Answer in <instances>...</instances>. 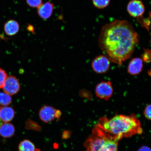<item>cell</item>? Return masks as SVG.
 Here are the masks:
<instances>
[{
	"instance_id": "6da1fadb",
	"label": "cell",
	"mask_w": 151,
	"mask_h": 151,
	"mask_svg": "<svg viewBox=\"0 0 151 151\" xmlns=\"http://www.w3.org/2000/svg\"><path fill=\"white\" fill-rule=\"evenodd\" d=\"M139 37L132 24L125 20H116L102 28L99 46L111 62L121 65L131 57Z\"/></svg>"
},
{
	"instance_id": "7a4b0ae2",
	"label": "cell",
	"mask_w": 151,
	"mask_h": 151,
	"mask_svg": "<svg viewBox=\"0 0 151 151\" xmlns=\"http://www.w3.org/2000/svg\"><path fill=\"white\" fill-rule=\"evenodd\" d=\"M97 124L119 140L124 137L141 134L143 132L140 121L134 114L117 115L110 119L103 117L99 119Z\"/></svg>"
},
{
	"instance_id": "3957f363",
	"label": "cell",
	"mask_w": 151,
	"mask_h": 151,
	"mask_svg": "<svg viewBox=\"0 0 151 151\" xmlns=\"http://www.w3.org/2000/svg\"><path fill=\"white\" fill-rule=\"evenodd\" d=\"M119 141L97 124L84 143L85 151H118Z\"/></svg>"
},
{
	"instance_id": "277c9868",
	"label": "cell",
	"mask_w": 151,
	"mask_h": 151,
	"mask_svg": "<svg viewBox=\"0 0 151 151\" xmlns=\"http://www.w3.org/2000/svg\"><path fill=\"white\" fill-rule=\"evenodd\" d=\"M113 92V87L109 81H104L98 84L96 86L95 93L98 98L107 101L112 97Z\"/></svg>"
},
{
	"instance_id": "5b68a950",
	"label": "cell",
	"mask_w": 151,
	"mask_h": 151,
	"mask_svg": "<svg viewBox=\"0 0 151 151\" xmlns=\"http://www.w3.org/2000/svg\"><path fill=\"white\" fill-rule=\"evenodd\" d=\"M110 62V60L105 55L98 56L92 62V68L96 73L100 74L105 73L109 70Z\"/></svg>"
},
{
	"instance_id": "8992f818",
	"label": "cell",
	"mask_w": 151,
	"mask_h": 151,
	"mask_svg": "<svg viewBox=\"0 0 151 151\" xmlns=\"http://www.w3.org/2000/svg\"><path fill=\"white\" fill-rule=\"evenodd\" d=\"M61 114V111L59 110L46 105L41 109L39 113L40 118L42 121L46 123L51 122L55 118H59Z\"/></svg>"
},
{
	"instance_id": "52a82bcc",
	"label": "cell",
	"mask_w": 151,
	"mask_h": 151,
	"mask_svg": "<svg viewBox=\"0 0 151 151\" xmlns=\"http://www.w3.org/2000/svg\"><path fill=\"white\" fill-rule=\"evenodd\" d=\"M127 12L131 16L134 18L140 17L142 16L145 12V7L140 0H131L128 4Z\"/></svg>"
},
{
	"instance_id": "ba28073f",
	"label": "cell",
	"mask_w": 151,
	"mask_h": 151,
	"mask_svg": "<svg viewBox=\"0 0 151 151\" xmlns=\"http://www.w3.org/2000/svg\"><path fill=\"white\" fill-rule=\"evenodd\" d=\"M20 86L16 77L10 76L7 77L3 86L4 91L10 96L17 93L20 90Z\"/></svg>"
},
{
	"instance_id": "9c48e42d",
	"label": "cell",
	"mask_w": 151,
	"mask_h": 151,
	"mask_svg": "<svg viewBox=\"0 0 151 151\" xmlns=\"http://www.w3.org/2000/svg\"><path fill=\"white\" fill-rule=\"evenodd\" d=\"M53 4L47 1L42 4L37 9V14L39 16L44 20L50 18L52 15L54 9Z\"/></svg>"
},
{
	"instance_id": "30bf717a",
	"label": "cell",
	"mask_w": 151,
	"mask_h": 151,
	"mask_svg": "<svg viewBox=\"0 0 151 151\" xmlns=\"http://www.w3.org/2000/svg\"><path fill=\"white\" fill-rule=\"evenodd\" d=\"M143 61L139 58H135L129 62L127 68L129 74L135 75L139 74L142 70Z\"/></svg>"
},
{
	"instance_id": "8fae6325",
	"label": "cell",
	"mask_w": 151,
	"mask_h": 151,
	"mask_svg": "<svg viewBox=\"0 0 151 151\" xmlns=\"http://www.w3.org/2000/svg\"><path fill=\"white\" fill-rule=\"evenodd\" d=\"M19 29L20 26L18 22L14 20L7 21L4 27L5 33L9 36L16 35L19 31Z\"/></svg>"
},
{
	"instance_id": "7c38bea8",
	"label": "cell",
	"mask_w": 151,
	"mask_h": 151,
	"mask_svg": "<svg viewBox=\"0 0 151 151\" xmlns=\"http://www.w3.org/2000/svg\"><path fill=\"white\" fill-rule=\"evenodd\" d=\"M14 111L12 107L5 106L0 109V119L4 122H8L14 118Z\"/></svg>"
},
{
	"instance_id": "4fadbf2b",
	"label": "cell",
	"mask_w": 151,
	"mask_h": 151,
	"mask_svg": "<svg viewBox=\"0 0 151 151\" xmlns=\"http://www.w3.org/2000/svg\"><path fill=\"white\" fill-rule=\"evenodd\" d=\"M15 133V128L12 124L8 122L2 124L0 126V135L4 138L13 136Z\"/></svg>"
},
{
	"instance_id": "5bb4252c",
	"label": "cell",
	"mask_w": 151,
	"mask_h": 151,
	"mask_svg": "<svg viewBox=\"0 0 151 151\" xmlns=\"http://www.w3.org/2000/svg\"><path fill=\"white\" fill-rule=\"evenodd\" d=\"M36 150L35 145L27 139H24L21 142L19 145V151H35Z\"/></svg>"
},
{
	"instance_id": "9a60e30c",
	"label": "cell",
	"mask_w": 151,
	"mask_h": 151,
	"mask_svg": "<svg viewBox=\"0 0 151 151\" xmlns=\"http://www.w3.org/2000/svg\"><path fill=\"white\" fill-rule=\"evenodd\" d=\"M12 102L11 96L5 92H0V105L7 106Z\"/></svg>"
},
{
	"instance_id": "2e32d148",
	"label": "cell",
	"mask_w": 151,
	"mask_h": 151,
	"mask_svg": "<svg viewBox=\"0 0 151 151\" xmlns=\"http://www.w3.org/2000/svg\"><path fill=\"white\" fill-rule=\"evenodd\" d=\"M110 0H92L93 5L99 9L106 8L109 5Z\"/></svg>"
},
{
	"instance_id": "e0dca14e",
	"label": "cell",
	"mask_w": 151,
	"mask_h": 151,
	"mask_svg": "<svg viewBox=\"0 0 151 151\" xmlns=\"http://www.w3.org/2000/svg\"><path fill=\"white\" fill-rule=\"evenodd\" d=\"M150 15L149 18H144L142 16L137 18V21L142 27L146 28L149 31L150 29Z\"/></svg>"
},
{
	"instance_id": "ac0fdd59",
	"label": "cell",
	"mask_w": 151,
	"mask_h": 151,
	"mask_svg": "<svg viewBox=\"0 0 151 151\" xmlns=\"http://www.w3.org/2000/svg\"><path fill=\"white\" fill-rule=\"evenodd\" d=\"M29 6L32 8H38L42 4V0H26Z\"/></svg>"
},
{
	"instance_id": "d6986e66",
	"label": "cell",
	"mask_w": 151,
	"mask_h": 151,
	"mask_svg": "<svg viewBox=\"0 0 151 151\" xmlns=\"http://www.w3.org/2000/svg\"><path fill=\"white\" fill-rule=\"evenodd\" d=\"M7 77L6 72L0 68V88H2Z\"/></svg>"
},
{
	"instance_id": "ffe728a7",
	"label": "cell",
	"mask_w": 151,
	"mask_h": 151,
	"mask_svg": "<svg viewBox=\"0 0 151 151\" xmlns=\"http://www.w3.org/2000/svg\"><path fill=\"white\" fill-rule=\"evenodd\" d=\"M142 60L146 63H149L151 61V50L147 49L144 50L142 55Z\"/></svg>"
},
{
	"instance_id": "44dd1931",
	"label": "cell",
	"mask_w": 151,
	"mask_h": 151,
	"mask_svg": "<svg viewBox=\"0 0 151 151\" xmlns=\"http://www.w3.org/2000/svg\"><path fill=\"white\" fill-rule=\"evenodd\" d=\"M151 107L150 104L147 105L143 112L145 118L149 120H151Z\"/></svg>"
},
{
	"instance_id": "7402d4cb",
	"label": "cell",
	"mask_w": 151,
	"mask_h": 151,
	"mask_svg": "<svg viewBox=\"0 0 151 151\" xmlns=\"http://www.w3.org/2000/svg\"><path fill=\"white\" fill-rule=\"evenodd\" d=\"M137 151H151L150 149L148 146H143L139 148Z\"/></svg>"
},
{
	"instance_id": "603a6c76",
	"label": "cell",
	"mask_w": 151,
	"mask_h": 151,
	"mask_svg": "<svg viewBox=\"0 0 151 151\" xmlns=\"http://www.w3.org/2000/svg\"><path fill=\"white\" fill-rule=\"evenodd\" d=\"M27 29L28 31L31 32L32 33H35V28H34V26L31 24H28L27 26Z\"/></svg>"
},
{
	"instance_id": "cb8c5ba5",
	"label": "cell",
	"mask_w": 151,
	"mask_h": 151,
	"mask_svg": "<svg viewBox=\"0 0 151 151\" xmlns=\"http://www.w3.org/2000/svg\"><path fill=\"white\" fill-rule=\"evenodd\" d=\"M1 106H0V109H1ZM2 124V123L1 120V119H0V126H1V125Z\"/></svg>"
},
{
	"instance_id": "d4e9b609",
	"label": "cell",
	"mask_w": 151,
	"mask_h": 151,
	"mask_svg": "<svg viewBox=\"0 0 151 151\" xmlns=\"http://www.w3.org/2000/svg\"><path fill=\"white\" fill-rule=\"evenodd\" d=\"M35 151H40V150H39V149H36V150Z\"/></svg>"
}]
</instances>
